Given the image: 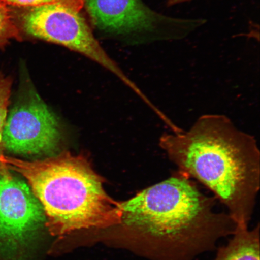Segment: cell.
Returning <instances> with one entry per match:
<instances>
[{
    "instance_id": "cell-6",
    "label": "cell",
    "mask_w": 260,
    "mask_h": 260,
    "mask_svg": "<svg viewBox=\"0 0 260 260\" xmlns=\"http://www.w3.org/2000/svg\"><path fill=\"white\" fill-rule=\"evenodd\" d=\"M61 139L56 116L34 89H28L6 118L3 133L5 150L21 155L51 154Z\"/></svg>"
},
{
    "instance_id": "cell-10",
    "label": "cell",
    "mask_w": 260,
    "mask_h": 260,
    "mask_svg": "<svg viewBox=\"0 0 260 260\" xmlns=\"http://www.w3.org/2000/svg\"><path fill=\"white\" fill-rule=\"evenodd\" d=\"M12 40L21 41L10 14L8 6L0 2V48H5Z\"/></svg>"
},
{
    "instance_id": "cell-11",
    "label": "cell",
    "mask_w": 260,
    "mask_h": 260,
    "mask_svg": "<svg viewBox=\"0 0 260 260\" xmlns=\"http://www.w3.org/2000/svg\"><path fill=\"white\" fill-rule=\"evenodd\" d=\"M5 5L15 7L32 8L38 6L61 4L81 11L84 7V0H0Z\"/></svg>"
},
{
    "instance_id": "cell-9",
    "label": "cell",
    "mask_w": 260,
    "mask_h": 260,
    "mask_svg": "<svg viewBox=\"0 0 260 260\" xmlns=\"http://www.w3.org/2000/svg\"><path fill=\"white\" fill-rule=\"evenodd\" d=\"M12 84L11 78L6 77L4 74L0 73V175L5 177H9L12 175L10 173L8 168L2 162V159L5 156L3 133L8 116Z\"/></svg>"
},
{
    "instance_id": "cell-8",
    "label": "cell",
    "mask_w": 260,
    "mask_h": 260,
    "mask_svg": "<svg viewBox=\"0 0 260 260\" xmlns=\"http://www.w3.org/2000/svg\"><path fill=\"white\" fill-rule=\"evenodd\" d=\"M259 225L237 226L235 233L225 245L217 249L214 260H260Z\"/></svg>"
},
{
    "instance_id": "cell-7",
    "label": "cell",
    "mask_w": 260,
    "mask_h": 260,
    "mask_svg": "<svg viewBox=\"0 0 260 260\" xmlns=\"http://www.w3.org/2000/svg\"><path fill=\"white\" fill-rule=\"evenodd\" d=\"M45 222L43 207L30 186L12 175H0V239L23 242Z\"/></svg>"
},
{
    "instance_id": "cell-12",
    "label": "cell",
    "mask_w": 260,
    "mask_h": 260,
    "mask_svg": "<svg viewBox=\"0 0 260 260\" xmlns=\"http://www.w3.org/2000/svg\"><path fill=\"white\" fill-rule=\"evenodd\" d=\"M188 1H190V0H168L167 5L168 6H175Z\"/></svg>"
},
{
    "instance_id": "cell-2",
    "label": "cell",
    "mask_w": 260,
    "mask_h": 260,
    "mask_svg": "<svg viewBox=\"0 0 260 260\" xmlns=\"http://www.w3.org/2000/svg\"><path fill=\"white\" fill-rule=\"evenodd\" d=\"M159 146L182 174L209 188L237 226L249 227L260 188V152L253 136L226 116L207 114L187 131L165 133Z\"/></svg>"
},
{
    "instance_id": "cell-1",
    "label": "cell",
    "mask_w": 260,
    "mask_h": 260,
    "mask_svg": "<svg viewBox=\"0 0 260 260\" xmlns=\"http://www.w3.org/2000/svg\"><path fill=\"white\" fill-rule=\"evenodd\" d=\"M120 238L148 260H194L214 251L237 224L186 175H174L119 203Z\"/></svg>"
},
{
    "instance_id": "cell-3",
    "label": "cell",
    "mask_w": 260,
    "mask_h": 260,
    "mask_svg": "<svg viewBox=\"0 0 260 260\" xmlns=\"http://www.w3.org/2000/svg\"><path fill=\"white\" fill-rule=\"evenodd\" d=\"M2 162L27 181L43 207L45 226L52 235L119 225V203L107 194L102 178L83 156L66 152L26 161L5 155Z\"/></svg>"
},
{
    "instance_id": "cell-5",
    "label": "cell",
    "mask_w": 260,
    "mask_h": 260,
    "mask_svg": "<svg viewBox=\"0 0 260 260\" xmlns=\"http://www.w3.org/2000/svg\"><path fill=\"white\" fill-rule=\"evenodd\" d=\"M83 8L99 30L140 43L183 38L203 24L164 15L142 0H84Z\"/></svg>"
},
{
    "instance_id": "cell-4",
    "label": "cell",
    "mask_w": 260,
    "mask_h": 260,
    "mask_svg": "<svg viewBox=\"0 0 260 260\" xmlns=\"http://www.w3.org/2000/svg\"><path fill=\"white\" fill-rule=\"evenodd\" d=\"M8 6L21 40L38 39L83 54L115 74L144 99L138 87L101 46L80 11L61 4L32 8Z\"/></svg>"
}]
</instances>
